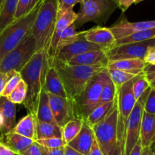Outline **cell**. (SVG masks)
Wrapping results in <instances>:
<instances>
[{
  "label": "cell",
  "mask_w": 155,
  "mask_h": 155,
  "mask_svg": "<svg viewBox=\"0 0 155 155\" xmlns=\"http://www.w3.org/2000/svg\"><path fill=\"white\" fill-rule=\"evenodd\" d=\"M12 131L35 141L36 133V115L28 113L15 125Z\"/></svg>",
  "instance_id": "23"
},
{
  "label": "cell",
  "mask_w": 155,
  "mask_h": 155,
  "mask_svg": "<svg viewBox=\"0 0 155 155\" xmlns=\"http://www.w3.org/2000/svg\"><path fill=\"white\" fill-rule=\"evenodd\" d=\"M155 28V21H144L130 22L127 17L121 18L114 24L109 27L115 39H119L127 37L137 32Z\"/></svg>",
  "instance_id": "13"
},
{
  "label": "cell",
  "mask_w": 155,
  "mask_h": 155,
  "mask_svg": "<svg viewBox=\"0 0 155 155\" xmlns=\"http://www.w3.org/2000/svg\"><path fill=\"white\" fill-rule=\"evenodd\" d=\"M153 148H154V155H155V144L154 145V146H153Z\"/></svg>",
  "instance_id": "55"
},
{
  "label": "cell",
  "mask_w": 155,
  "mask_h": 155,
  "mask_svg": "<svg viewBox=\"0 0 155 155\" xmlns=\"http://www.w3.org/2000/svg\"><path fill=\"white\" fill-rule=\"evenodd\" d=\"M117 94V89L114 83L112 82V80L109 77V75H107L105 82L104 83V86H103L102 90H101V96H100L98 106L100 104H104V103L112 101L116 98Z\"/></svg>",
  "instance_id": "32"
},
{
  "label": "cell",
  "mask_w": 155,
  "mask_h": 155,
  "mask_svg": "<svg viewBox=\"0 0 155 155\" xmlns=\"http://www.w3.org/2000/svg\"><path fill=\"white\" fill-rule=\"evenodd\" d=\"M94 139L95 136L92 129L83 121V127L80 133L67 145L83 155H89Z\"/></svg>",
  "instance_id": "17"
},
{
  "label": "cell",
  "mask_w": 155,
  "mask_h": 155,
  "mask_svg": "<svg viewBox=\"0 0 155 155\" xmlns=\"http://www.w3.org/2000/svg\"><path fill=\"white\" fill-rule=\"evenodd\" d=\"M33 0H18L15 20L19 19L27 15L31 10V5Z\"/></svg>",
  "instance_id": "37"
},
{
  "label": "cell",
  "mask_w": 155,
  "mask_h": 155,
  "mask_svg": "<svg viewBox=\"0 0 155 155\" xmlns=\"http://www.w3.org/2000/svg\"><path fill=\"white\" fill-rule=\"evenodd\" d=\"M143 60L146 64L155 65V45L148 50Z\"/></svg>",
  "instance_id": "44"
},
{
  "label": "cell",
  "mask_w": 155,
  "mask_h": 155,
  "mask_svg": "<svg viewBox=\"0 0 155 155\" xmlns=\"http://www.w3.org/2000/svg\"><path fill=\"white\" fill-rule=\"evenodd\" d=\"M26 96H27V85L25 82L21 79L18 86L7 98L15 104H21L24 102Z\"/></svg>",
  "instance_id": "34"
},
{
  "label": "cell",
  "mask_w": 155,
  "mask_h": 155,
  "mask_svg": "<svg viewBox=\"0 0 155 155\" xmlns=\"http://www.w3.org/2000/svg\"><path fill=\"white\" fill-rule=\"evenodd\" d=\"M114 1L117 6V8L120 9L123 13H124L132 5L134 4L135 0H114Z\"/></svg>",
  "instance_id": "43"
},
{
  "label": "cell",
  "mask_w": 155,
  "mask_h": 155,
  "mask_svg": "<svg viewBox=\"0 0 155 155\" xmlns=\"http://www.w3.org/2000/svg\"><path fill=\"white\" fill-rule=\"evenodd\" d=\"M50 138L62 139V129L57 124L41 122L36 120V140Z\"/></svg>",
  "instance_id": "26"
},
{
  "label": "cell",
  "mask_w": 155,
  "mask_h": 155,
  "mask_svg": "<svg viewBox=\"0 0 155 155\" xmlns=\"http://www.w3.org/2000/svg\"><path fill=\"white\" fill-rule=\"evenodd\" d=\"M18 155H43V149L41 145L34 141L27 149L19 153Z\"/></svg>",
  "instance_id": "41"
},
{
  "label": "cell",
  "mask_w": 155,
  "mask_h": 155,
  "mask_svg": "<svg viewBox=\"0 0 155 155\" xmlns=\"http://www.w3.org/2000/svg\"><path fill=\"white\" fill-rule=\"evenodd\" d=\"M89 155H102L101 150H100L99 147H98V144H97L96 141H95V139H94L92 146L91 148L90 151H89Z\"/></svg>",
  "instance_id": "46"
},
{
  "label": "cell",
  "mask_w": 155,
  "mask_h": 155,
  "mask_svg": "<svg viewBox=\"0 0 155 155\" xmlns=\"http://www.w3.org/2000/svg\"><path fill=\"white\" fill-rule=\"evenodd\" d=\"M155 39V28L142 30V31L133 33V34L127 36V37L117 39L115 45L133 43V42H144V41L151 40V39Z\"/></svg>",
  "instance_id": "28"
},
{
  "label": "cell",
  "mask_w": 155,
  "mask_h": 155,
  "mask_svg": "<svg viewBox=\"0 0 155 155\" xmlns=\"http://www.w3.org/2000/svg\"><path fill=\"white\" fill-rule=\"evenodd\" d=\"M142 73L150 86L151 88H155V65L147 64Z\"/></svg>",
  "instance_id": "40"
},
{
  "label": "cell",
  "mask_w": 155,
  "mask_h": 155,
  "mask_svg": "<svg viewBox=\"0 0 155 155\" xmlns=\"http://www.w3.org/2000/svg\"><path fill=\"white\" fill-rule=\"evenodd\" d=\"M35 142L42 147L46 148H58L64 147L66 145L61 138H50V139H38V140H35Z\"/></svg>",
  "instance_id": "35"
},
{
  "label": "cell",
  "mask_w": 155,
  "mask_h": 155,
  "mask_svg": "<svg viewBox=\"0 0 155 155\" xmlns=\"http://www.w3.org/2000/svg\"><path fill=\"white\" fill-rule=\"evenodd\" d=\"M84 1H86V0H83V2H84Z\"/></svg>",
  "instance_id": "56"
},
{
  "label": "cell",
  "mask_w": 155,
  "mask_h": 155,
  "mask_svg": "<svg viewBox=\"0 0 155 155\" xmlns=\"http://www.w3.org/2000/svg\"><path fill=\"white\" fill-rule=\"evenodd\" d=\"M146 65L142 59L127 58L109 62L107 68L120 70L135 75H139L143 72Z\"/></svg>",
  "instance_id": "22"
},
{
  "label": "cell",
  "mask_w": 155,
  "mask_h": 155,
  "mask_svg": "<svg viewBox=\"0 0 155 155\" xmlns=\"http://www.w3.org/2000/svg\"><path fill=\"white\" fill-rule=\"evenodd\" d=\"M42 1H43V0H33V2H32V5H31V10L36 5L42 2Z\"/></svg>",
  "instance_id": "51"
},
{
  "label": "cell",
  "mask_w": 155,
  "mask_h": 155,
  "mask_svg": "<svg viewBox=\"0 0 155 155\" xmlns=\"http://www.w3.org/2000/svg\"><path fill=\"white\" fill-rule=\"evenodd\" d=\"M83 124V121L77 118H75L65 124L62 129V139L65 145H68L77 136L81 130Z\"/></svg>",
  "instance_id": "29"
},
{
  "label": "cell",
  "mask_w": 155,
  "mask_h": 155,
  "mask_svg": "<svg viewBox=\"0 0 155 155\" xmlns=\"http://www.w3.org/2000/svg\"><path fill=\"white\" fill-rule=\"evenodd\" d=\"M144 111L155 115V88L150 89L144 104Z\"/></svg>",
  "instance_id": "38"
},
{
  "label": "cell",
  "mask_w": 155,
  "mask_h": 155,
  "mask_svg": "<svg viewBox=\"0 0 155 155\" xmlns=\"http://www.w3.org/2000/svg\"><path fill=\"white\" fill-rule=\"evenodd\" d=\"M48 94L50 107L56 124L63 129L65 124L76 118L74 101L69 98H61L52 94Z\"/></svg>",
  "instance_id": "12"
},
{
  "label": "cell",
  "mask_w": 155,
  "mask_h": 155,
  "mask_svg": "<svg viewBox=\"0 0 155 155\" xmlns=\"http://www.w3.org/2000/svg\"><path fill=\"white\" fill-rule=\"evenodd\" d=\"M107 71L109 77L112 80V82L114 83L117 89H120L125 83H128L129 81H130V80H133V79H134L135 77L138 76L133 74H130V73H127L125 72V71H120V70L107 68Z\"/></svg>",
  "instance_id": "30"
},
{
  "label": "cell",
  "mask_w": 155,
  "mask_h": 155,
  "mask_svg": "<svg viewBox=\"0 0 155 155\" xmlns=\"http://www.w3.org/2000/svg\"><path fill=\"white\" fill-rule=\"evenodd\" d=\"M94 50L101 49L99 46L89 42L85 39V37H83L67 46L63 47L53 58H56L64 62H68L75 56Z\"/></svg>",
  "instance_id": "15"
},
{
  "label": "cell",
  "mask_w": 155,
  "mask_h": 155,
  "mask_svg": "<svg viewBox=\"0 0 155 155\" xmlns=\"http://www.w3.org/2000/svg\"><path fill=\"white\" fill-rule=\"evenodd\" d=\"M3 2H4V0H0V8H1V6L2 5Z\"/></svg>",
  "instance_id": "54"
},
{
  "label": "cell",
  "mask_w": 155,
  "mask_h": 155,
  "mask_svg": "<svg viewBox=\"0 0 155 155\" xmlns=\"http://www.w3.org/2000/svg\"><path fill=\"white\" fill-rule=\"evenodd\" d=\"M49 65L48 53L42 50L37 51L19 72L27 85V96L23 104L28 113L36 115L44 77Z\"/></svg>",
  "instance_id": "1"
},
{
  "label": "cell",
  "mask_w": 155,
  "mask_h": 155,
  "mask_svg": "<svg viewBox=\"0 0 155 155\" xmlns=\"http://www.w3.org/2000/svg\"><path fill=\"white\" fill-rule=\"evenodd\" d=\"M107 75V68L98 72L89 80L83 92L73 99L76 118L85 121L92 110L98 106Z\"/></svg>",
  "instance_id": "6"
},
{
  "label": "cell",
  "mask_w": 155,
  "mask_h": 155,
  "mask_svg": "<svg viewBox=\"0 0 155 155\" xmlns=\"http://www.w3.org/2000/svg\"><path fill=\"white\" fill-rule=\"evenodd\" d=\"M59 2L60 0H43L39 6L31 29L37 51H48L58 17Z\"/></svg>",
  "instance_id": "3"
},
{
  "label": "cell",
  "mask_w": 155,
  "mask_h": 155,
  "mask_svg": "<svg viewBox=\"0 0 155 155\" xmlns=\"http://www.w3.org/2000/svg\"><path fill=\"white\" fill-rule=\"evenodd\" d=\"M142 1H144V0H135L134 4H139V3L142 2Z\"/></svg>",
  "instance_id": "53"
},
{
  "label": "cell",
  "mask_w": 155,
  "mask_h": 155,
  "mask_svg": "<svg viewBox=\"0 0 155 155\" xmlns=\"http://www.w3.org/2000/svg\"><path fill=\"white\" fill-rule=\"evenodd\" d=\"M142 145H141L140 139H139V140L138 141L137 143L136 144V145L134 146L133 149L132 150L130 155H141V154H142Z\"/></svg>",
  "instance_id": "47"
},
{
  "label": "cell",
  "mask_w": 155,
  "mask_h": 155,
  "mask_svg": "<svg viewBox=\"0 0 155 155\" xmlns=\"http://www.w3.org/2000/svg\"><path fill=\"white\" fill-rule=\"evenodd\" d=\"M135 78L118 89L117 94L118 109L117 137L119 145L120 155H126V137L128 120L136 103V99L133 92V84Z\"/></svg>",
  "instance_id": "7"
},
{
  "label": "cell",
  "mask_w": 155,
  "mask_h": 155,
  "mask_svg": "<svg viewBox=\"0 0 155 155\" xmlns=\"http://www.w3.org/2000/svg\"><path fill=\"white\" fill-rule=\"evenodd\" d=\"M37 52L36 41L31 33L0 62V71L20 72Z\"/></svg>",
  "instance_id": "9"
},
{
  "label": "cell",
  "mask_w": 155,
  "mask_h": 155,
  "mask_svg": "<svg viewBox=\"0 0 155 155\" xmlns=\"http://www.w3.org/2000/svg\"><path fill=\"white\" fill-rule=\"evenodd\" d=\"M150 89L136 101V104L129 117L126 137V155L130 154L132 150L140 139L141 123L144 112V104Z\"/></svg>",
  "instance_id": "10"
},
{
  "label": "cell",
  "mask_w": 155,
  "mask_h": 155,
  "mask_svg": "<svg viewBox=\"0 0 155 155\" xmlns=\"http://www.w3.org/2000/svg\"><path fill=\"white\" fill-rule=\"evenodd\" d=\"M42 89L47 93L52 94L61 98H68L58 74L51 64L48 66L45 72Z\"/></svg>",
  "instance_id": "19"
},
{
  "label": "cell",
  "mask_w": 155,
  "mask_h": 155,
  "mask_svg": "<svg viewBox=\"0 0 155 155\" xmlns=\"http://www.w3.org/2000/svg\"><path fill=\"white\" fill-rule=\"evenodd\" d=\"M117 96L107 116L92 127L95 141L102 155H120L117 137Z\"/></svg>",
  "instance_id": "5"
},
{
  "label": "cell",
  "mask_w": 155,
  "mask_h": 155,
  "mask_svg": "<svg viewBox=\"0 0 155 155\" xmlns=\"http://www.w3.org/2000/svg\"><path fill=\"white\" fill-rule=\"evenodd\" d=\"M117 8L114 0H86L80 5L74 24L78 29L87 22L105 24Z\"/></svg>",
  "instance_id": "8"
},
{
  "label": "cell",
  "mask_w": 155,
  "mask_h": 155,
  "mask_svg": "<svg viewBox=\"0 0 155 155\" xmlns=\"http://www.w3.org/2000/svg\"><path fill=\"white\" fill-rule=\"evenodd\" d=\"M41 3L36 5L24 17L15 20L0 33V62L8 53L19 45L31 33Z\"/></svg>",
  "instance_id": "4"
},
{
  "label": "cell",
  "mask_w": 155,
  "mask_h": 155,
  "mask_svg": "<svg viewBox=\"0 0 155 155\" xmlns=\"http://www.w3.org/2000/svg\"><path fill=\"white\" fill-rule=\"evenodd\" d=\"M83 2V0H60L58 5V15L69 9H73L75 5H81Z\"/></svg>",
  "instance_id": "39"
},
{
  "label": "cell",
  "mask_w": 155,
  "mask_h": 155,
  "mask_svg": "<svg viewBox=\"0 0 155 155\" xmlns=\"http://www.w3.org/2000/svg\"><path fill=\"white\" fill-rule=\"evenodd\" d=\"M77 18V13H76L74 9H69L61 15H58L56 21L54 33L61 32L64 29L68 28L75 23Z\"/></svg>",
  "instance_id": "31"
},
{
  "label": "cell",
  "mask_w": 155,
  "mask_h": 155,
  "mask_svg": "<svg viewBox=\"0 0 155 155\" xmlns=\"http://www.w3.org/2000/svg\"><path fill=\"white\" fill-rule=\"evenodd\" d=\"M36 117L37 120L41 121V122L56 124L52 112H51V107H50L48 94L44 89H42L41 91Z\"/></svg>",
  "instance_id": "24"
},
{
  "label": "cell",
  "mask_w": 155,
  "mask_h": 155,
  "mask_svg": "<svg viewBox=\"0 0 155 155\" xmlns=\"http://www.w3.org/2000/svg\"><path fill=\"white\" fill-rule=\"evenodd\" d=\"M0 114L3 119L1 134L12 131L16 125V107L7 97L0 96Z\"/></svg>",
  "instance_id": "20"
},
{
  "label": "cell",
  "mask_w": 155,
  "mask_h": 155,
  "mask_svg": "<svg viewBox=\"0 0 155 155\" xmlns=\"http://www.w3.org/2000/svg\"><path fill=\"white\" fill-rule=\"evenodd\" d=\"M21 80V76L19 72H15L12 77H10L8 80L7 83H6L5 86L4 88L2 93V96L8 97L11 94V92L15 89L19 82Z\"/></svg>",
  "instance_id": "36"
},
{
  "label": "cell",
  "mask_w": 155,
  "mask_h": 155,
  "mask_svg": "<svg viewBox=\"0 0 155 155\" xmlns=\"http://www.w3.org/2000/svg\"><path fill=\"white\" fill-rule=\"evenodd\" d=\"M155 45V39L144 42L115 45L107 52L109 62L127 58L143 60L148 50Z\"/></svg>",
  "instance_id": "11"
},
{
  "label": "cell",
  "mask_w": 155,
  "mask_h": 155,
  "mask_svg": "<svg viewBox=\"0 0 155 155\" xmlns=\"http://www.w3.org/2000/svg\"><path fill=\"white\" fill-rule=\"evenodd\" d=\"M142 148L151 147L155 144V115L143 112L140 130Z\"/></svg>",
  "instance_id": "21"
},
{
  "label": "cell",
  "mask_w": 155,
  "mask_h": 155,
  "mask_svg": "<svg viewBox=\"0 0 155 155\" xmlns=\"http://www.w3.org/2000/svg\"><path fill=\"white\" fill-rule=\"evenodd\" d=\"M67 63L71 65L101 66L107 68L109 60L105 51L102 50H94L75 56Z\"/></svg>",
  "instance_id": "16"
},
{
  "label": "cell",
  "mask_w": 155,
  "mask_h": 155,
  "mask_svg": "<svg viewBox=\"0 0 155 155\" xmlns=\"http://www.w3.org/2000/svg\"><path fill=\"white\" fill-rule=\"evenodd\" d=\"M64 155H83L81 153L78 152L76 150L73 149L68 145H65L64 147Z\"/></svg>",
  "instance_id": "48"
},
{
  "label": "cell",
  "mask_w": 155,
  "mask_h": 155,
  "mask_svg": "<svg viewBox=\"0 0 155 155\" xmlns=\"http://www.w3.org/2000/svg\"><path fill=\"white\" fill-rule=\"evenodd\" d=\"M50 64L57 71L68 97L74 99L80 95L89 80L106 68L101 66L71 65L56 58L49 59Z\"/></svg>",
  "instance_id": "2"
},
{
  "label": "cell",
  "mask_w": 155,
  "mask_h": 155,
  "mask_svg": "<svg viewBox=\"0 0 155 155\" xmlns=\"http://www.w3.org/2000/svg\"><path fill=\"white\" fill-rule=\"evenodd\" d=\"M150 88L151 86L145 79L143 73L138 75L135 78L133 84V92L136 101L139 99L142 95H143Z\"/></svg>",
  "instance_id": "33"
},
{
  "label": "cell",
  "mask_w": 155,
  "mask_h": 155,
  "mask_svg": "<svg viewBox=\"0 0 155 155\" xmlns=\"http://www.w3.org/2000/svg\"><path fill=\"white\" fill-rule=\"evenodd\" d=\"M2 126H3V119H2V115L0 114V130H1Z\"/></svg>",
  "instance_id": "52"
},
{
  "label": "cell",
  "mask_w": 155,
  "mask_h": 155,
  "mask_svg": "<svg viewBox=\"0 0 155 155\" xmlns=\"http://www.w3.org/2000/svg\"><path fill=\"white\" fill-rule=\"evenodd\" d=\"M18 0H4L0 8V33L15 21Z\"/></svg>",
  "instance_id": "25"
},
{
  "label": "cell",
  "mask_w": 155,
  "mask_h": 155,
  "mask_svg": "<svg viewBox=\"0 0 155 155\" xmlns=\"http://www.w3.org/2000/svg\"><path fill=\"white\" fill-rule=\"evenodd\" d=\"M0 155H16L12 151L8 150V148L0 145Z\"/></svg>",
  "instance_id": "50"
},
{
  "label": "cell",
  "mask_w": 155,
  "mask_h": 155,
  "mask_svg": "<svg viewBox=\"0 0 155 155\" xmlns=\"http://www.w3.org/2000/svg\"><path fill=\"white\" fill-rule=\"evenodd\" d=\"M34 140L10 131L0 135V145L8 148L18 155L27 149L33 144Z\"/></svg>",
  "instance_id": "18"
},
{
  "label": "cell",
  "mask_w": 155,
  "mask_h": 155,
  "mask_svg": "<svg viewBox=\"0 0 155 155\" xmlns=\"http://www.w3.org/2000/svg\"><path fill=\"white\" fill-rule=\"evenodd\" d=\"M153 146H154V145H153ZM153 146L146 147V148H142V154H141V155H154Z\"/></svg>",
  "instance_id": "49"
},
{
  "label": "cell",
  "mask_w": 155,
  "mask_h": 155,
  "mask_svg": "<svg viewBox=\"0 0 155 155\" xmlns=\"http://www.w3.org/2000/svg\"><path fill=\"white\" fill-rule=\"evenodd\" d=\"M64 147L58 148H46L42 147L43 155H64Z\"/></svg>",
  "instance_id": "45"
},
{
  "label": "cell",
  "mask_w": 155,
  "mask_h": 155,
  "mask_svg": "<svg viewBox=\"0 0 155 155\" xmlns=\"http://www.w3.org/2000/svg\"><path fill=\"white\" fill-rule=\"evenodd\" d=\"M85 39L100 47L106 53L115 46L116 39L109 27L96 26L86 30Z\"/></svg>",
  "instance_id": "14"
},
{
  "label": "cell",
  "mask_w": 155,
  "mask_h": 155,
  "mask_svg": "<svg viewBox=\"0 0 155 155\" xmlns=\"http://www.w3.org/2000/svg\"><path fill=\"white\" fill-rule=\"evenodd\" d=\"M15 73V71L13 72H8L5 73L2 71H0V96H1L2 93L4 88L5 86L6 83H7L8 80L10 79V77L13 75Z\"/></svg>",
  "instance_id": "42"
},
{
  "label": "cell",
  "mask_w": 155,
  "mask_h": 155,
  "mask_svg": "<svg viewBox=\"0 0 155 155\" xmlns=\"http://www.w3.org/2000/svg\"><path fill=\"white\" fill-rule=\"evenodd\" d=\"M115 98L112 101L100 104L98 107H95V109H93L84 122H86L91 128H92L94 126L101 122L107 116L108 112L111 109L112 106L114 104Z\"/></svg>",
  "instance_id": "27"
}]
</instances>
